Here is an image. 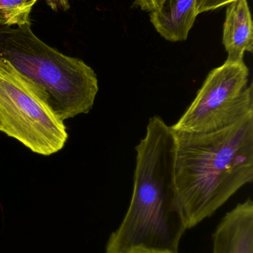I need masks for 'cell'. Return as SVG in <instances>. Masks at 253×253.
<instances>
[{"instance_id":"obj_1","label":"cell","mask_w":253,"mask_h":253,"mask_svg":"<svg viewBox=\"0 0 253 253\" xmlns=\"http://www.w3.org/2000/svg\"><path fill=\"white\" fill-rule=\"evenodd\" d=\"M174 134V187L189 230L253 182V113L218 130Z\"/></svg>"},{"instance_id":"obj_7","label":"cell","mask_w":253,"mask_h":253,"mask_svg":"<svg viewBox=\"0 0 253 253\" xmlns=\"http://www.w3.org/2000/svg\"><path fill=\"white\" fill-rule=\"evenodd\" d=\"M222 42L227 60L244 61L245 52L253 53V20L248 0H236L227 5Z\"/></svg>"},{"instance_id":"obj_2","label":"cell","mask_w":253,"mask_h":253,"mask_svg":"<svg viewBox=\"0 0 253 253\" xmlns=\"http://www.w3.org/2000/svg\"><path fill=\"white\" fill-rule=\"evenodd\" d=\"M175 134L161 117L149 120L135 147L136 164L129 209L113 232L105 253H178L187 230L180 213L173 178Z\"/></svg>"},{"instance_id":"obj_11","label":"cell","mask_w":253,"mask_h":253,"mask_svg":"<svg viewBox=\"0 0 253 253\" xmlns=\"http://www.w3.org/2000/svg\"><path fill=\"white\" fill-rule=\"evenodd\" d=\"M165 0H134L137 7L144 11L151 12L157 10L164 2Z\"/></svg>"},{"instance_id":"obj_13","label":"cell","mask_w":253,"mask_h":253,"mask_svg":"<svg viewBox=\"0 0 253 253\" xmlns=\"http://www.w3.org/2000/svg\"><path fill=\"white\" fill-rule=\"evenodd\" d=\"M134 253H171V252H164V251H141V252H136Z\"/></svg>"},{"instance_id":"obj_9","label":"cell","mask_w":253,"mask_h":253,"mask_svg":"<svg viewBox=\"0 0 253 253\" xmlns=\"http://www.w3.org/2000/svg\"><path fill=\"white\" fill-rule=\"evenodd\" d=\"M38 0H0V25L13 27L31 24L30 15Z\"/></svg>"},{"instance_id":"obj_8","label":"cell","mask_w":253,"mask_h":253,"mask_svg":"<svg viewBox=\"0 0 253 253\" xmlns=\"http://www.w3.org/2000/svg\"><path fill=\"white\" fill-rule=\"evenodd\" d=\"M197 16L196 0H165L150 13V21L163 38L177 42L187 40Z\"/></svg>"},{"instance_id":"obj_5","label":"cell","mask_w":253,"mask_h":253,"mask_svg":"<svg viewBox=\"0 0 253 253\" xmlns=\"http://www.w3.org/2000/svg\"><path fill=\"white\" fill-rule=\"evenodd\" d=\"M244 61L226 60L208 74L191 105L172 126L177 132L203 133L234 124L253 113V85Z\"/></svg>"},{"instance_id":"obj_4","label":"cell","mask_w":253,"mask_h":253,"mask_svg":"<svg viewBox=\"0 0 253 253\" xmlns=\"http://www.w3.org/2000/svg\"><path fill=\"white\" fill-rule=\"evenodd\" d=\"M64 121L44 90L0 59V131L43 156L62 150L68 140Z\"/></svg>"},{"instance_id":"obj_6","label":"cell","mask_w":253,"mask_h":253,"mask_svg":"<svg viewBox=\"0 0 253 253\" xmlns=\"http://www.w3.org/2000/svg\"><path fill=\"white\" fill-rule=\"evenodd\" d=\"M213 253H253V202L239 203L227 212L213 235Z\"/></svg>"},{"instance_id":"obj_12","label":"cell","mask_w":253,"mask_h":253,"mask_svg":"<svg viewBox=\"0 0 253 253\" xmlns=\"http://www.w3.org/2000/svg\"><path fill=\"white\" fill-rule=\"evenodd\" d=\"M46 1L48 5L54 11H58V10L65 11L70 7L69 0H46Z\"/></svg>"},{"instance_id":"obj_3","label":"cell","mask_w":253,"mask_h":253,"mask_svg":"<svg viewBox=\"0 0 253 253\" xmlns=\"http://www.w3.org/2000/svg\"><path fill=\"white\" fill-rule=\"evenodd\" d=\"M0 59L42 87L62 121L92 110L99 90L94 70L82 59L48 45L34 34L31 24L0 25Z\"/></svg>"},{"instance_id":"obj_10","label":"cell","mask_w":253,"mask_h":253,"mask_svg":"<svg viewBox=\"0 0 253 253\" xmlns=\"http://www.w3.org/2000/svg\"><path fill=\"white\" fill-rule=\"evenodd\" d=\"M236 0H196V13L197 15L203 12L215 10L223 6L228 5Z\"/></svg>"}]
</instances>
